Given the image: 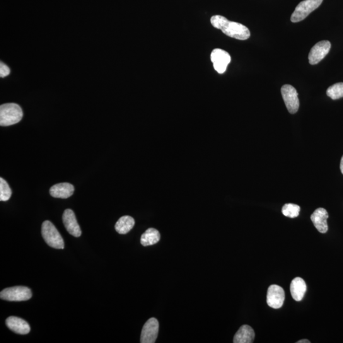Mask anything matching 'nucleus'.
<instances>
[{
	"instance_id": "obj_24",
	"label": "nucleus",
	"mask_w": 343,
	"mask_h": 343,
	"mask_svg": "<svg viewBox=\"0 0 343 343\" xmlns=\"http://www.w3.org/2000/svg\"><path fill=\"white\" fill-rule=\"evenodd\" d=\"M340 171H341V173L343 175V156H342L341 160H340Z\"/></svg>"
},
{
	"instance_id": "obj_15",
	"label": "nucleus",
	"mask_w": 343,
	"mask_h": 343,
	"mask_svg": "<svg viewBox=\"0 0 343 343\" xmlns=\"http://www.w3.org/2000/svg\"><path fill=\"white\" fill-rule=\"evenodd\" d=\"M291 293L292 298L296 301H300L303 299L304 294L306 293V282L300 277H296L292 280L291 284Z\"/></svg>"
},
{
	"instance_id": "obj_6",
	"label": "nucleus",
	"mask_w": 343,
	"mask_h": 343,
	"mask_svg": "<svg viewBox=\"0 0 343 343\" xmlns=\"http://www.w3.org/2000/svg\"><path fill=\"white\" fill-rule=\"evenodd\" d=\"M281 93L287 110L291 114H295L299 108L298 94L296 89L291 84H285L281 89Z\"/></svg>"
},
{
	"instance_id": "obj_12",
	"label": "nucleus",
	"mask_w": 343,
	"mask_h": 343,
	"mask_svg": "<svg viewBox=\"0 0 343 343\" xmlns=\"http://www.w3.org/2000/svg\"><path fill=\"white\" fill-rule=\"evenodd\" d=\"M328 212L323 208H318L311 216L314 226L321 233H327L328 231Z\"/></svg>"
},
{
	"instance_id": "obj_11",
	"label": "nucleus",
	"mask_w": 343,
	"mask_h": 343,
	"mask_svg": "<svg viewBox=\"0 0 343 343\" xmlns=\"http://www.w3.org/2000/svg\"><path fill=\"white\" fill-rule=\"evenodd\" d=\"M62 221L69 234L74 237H79L81 235L80 227H79L76 218L75 214L71 209H66L62 216Z\"/></svg>"
},
{
	"instance_id": "obj_16",
	"label": "nucleus",
	"mask_w": 343,
	"mask_h": 343,
	"mask_svg": "<svg viewBox=\"0 0 343 343\" xmlns=\"http://www.w3.org/2000/svg\"><path fill=\"white\" fill-rule=\"evenodd\" d=\"M255 337L253 328L248 325H243L239 328L233 338L234 343H252Z\"/></svg>"
},
{
	"instance_id": "obj_22",
	"label": "nucleus",
	"mask_w": 343,
	"mask_h": 343,
	"mask_svg": "<svg viewBox=\"0 0 343 343\" xmlns=\"http://www.w3.org/2000/svg\"><path fill=\"white\" fill-rule=\"evenodd\" d=\"M10 72H11V70H10L9 67L3 62H0V77L5 78V77L9 75Z\"/></svg>"
},
{
	"instance_id": "obj_13",
	"label": "nucleus",
	"mask_w": 343,
	"mask_h": 343,
	"mask_svg": "<svg viewBox=\"0 0 343 343\" xmlns=\"http://www.w3.org/2000/svg\"><path fill=\"white\" fill-rule=\"evenodd\" d=\"M7 327L16 334L26 335L30 332V326L27 322L17 316H10L6 320Z\"/></svg>"
},
{
	"instance_id": "obj_8",
	"label": "nucleus",
	"mask_w": 343,
	"mask_h": 343,
	"mask_svg": "<svg viewBox=\"0 0 343 343\" xmlns=\"http://www.w3.org/2000/svg\"><path fill=\"white\" fill-rule=\"evenodd\" d=\"M330 47H331V44L327 40L321 41L316 43L309 53L308 59L310 64L315 65L319 63L329 52Z\"/></svg>"
},
{
	"instance_id": "obj_17",
	"label": "nucleus",
	"mask_w": 343,
	"mask_h": 343,
	"mask_svg": "<svg viewBox=\"0 0 343 343\" xmlns=\"http://www.w3.org/2000/svg\"><path fill=\"white\" fill-rule=\"evenodd\" d=\"M135 225V221L133 217L129 216H125L120 217L115 224L116 231L118 233L125 235L129 233Z\"/></svg>"
},
{
	"instance_id": "obj_7",
	"label": "nucleus",
	"mask_w": 343,
	"mask_h": 343,
	"mask_svg": "<svg viewBox=\"0 0 343 343\" xmlns=\"http://www.w3.org/2000/svg\"><path fill=\"white\" fill-rule=\"evenodd\" d=\"M211 59L214 69L219 74L226 71L227 67L231 62V56L225 50L216 48L212 52Z\"/></svg>"
},
{
	"instance_id": "obj_20",
	"label": "nucleus",
	"mask_w": 343,
	"mask_h": 343,
	"mask_svg": "<svg viewBox=\"0 0 343 343\" xmlns=\"http://www.w3.org/2000/svg\"><path fill=\"white\" fill-rule=\"evenodd\" d=\"M301 208L298 205L293 204H287L282 207V214L285 216L290 217V218H295L299 215Z\"/></svg>"
},
{
	"instance_id": "obj_21",
	"label": "nucleus",
	"mask_w": 343,
	"mask_h": 343,
	"mask_svg": "<svg viewBox=\"0 0 343 343\" xmlns=\"http://www.w3.org/2000/svg\"><path fill=\"white\" fill-rule=\"evenodd\" d=\"M12 195V190L8 183L4 179L0 178V200L6 202L10 199Z\"/></svg>"
},
{
	"instance_id": "obj_3",
	"label": "nucleus",
	"mask_w": 343,
	"mask_h": 343,
	"mask_svg": "<svg viewBox=\"0 0 343 343\" xmlns=\"http://www.w3.org/2000/svg\"><path fill=\"white\" fill-rule=\"evenodd\" d=\"M42 234L45 242L50 247L57 249H63L64 248L63 238L51 222L49 221L43 222Z\"/></svg>"
},
{
	"instance_id": "obj_14",
	"label": "nucleus",
	"mask_w": 343,
	"mask_h": 343,
	"mask_svg": "<svg viewBox=\"0 0 343 343\" xmlns=\"http://www.w3.org/2000/svg\"><path fill=\"white\" fill-rule=\"evenodd\" d=\"M74 188L71 184L62 183L53 186L50 189V194L57 199H66L74 193Z\"/></svg>"
},
{
	"instance_id": "obj_19",
	"label": "nucleus",
	"mask_w": 343,
	"mask_h": 343,
	"mask_svg": "<svg viewBox=\"0 0 343 343\" xmlns=\"http://www.w3.org/2000/svg\"><path fill=\"white\" fill-rule=\"evenodd\" d=\"M327 95L333 100L343 98V83H337L328 88Z\"/></svg>"
},
{
	"instance_id": "obj_23",
	"label": "nucleus",
	"mask_w": 343,
	"mask_h": 343,
	"mask_svg": "<svg viewBox=\"0 0 343 343\" xmlns=\"http://www.w3.org/2000/svg\"><path fill=\"white\" fill-rule=\"evenodd\" d=\"M297 343H310L311 342L310 340L308 339H301L298 340V341L296 342Z\"/></svg>"
},
{
	"instance_id": "obj_10",
	"label": "nucleus",
	"mask_w": 343,
	"mask_h": 343,
	"mask_svg": "<svg viewBox=\"0 0 343 343\" xmlns=\"http://www.w3.org/2000/svg\"><path fill=\"white\" fill-rule=\"evenodd\" d=\"M285 292L282 287L277 285H272L268 289L267 304L270 307L279 309L283 306Z\"/></svg>"
},
{
	"instance_id": "obj_1",
	"label": "nucleus",
	"mask_w": 343,
	"mask_h": 343,
	"mask_svg": "<svg viewBox=\"0 0 343 343\" xmlns=\"http://www.w3.org/2000/svg\"><path fill=\"white\" fill-rule=\"evenodd\" d=\"M211 23L215 28L221 30L229 37L239 40H246L250 37V31L246 26L236 22L229 21L223 16H212Z\"/></svg>"
},
{
	"instance_id": "obj_9",
	"label": "nucleus",
	"mask_w": 343,
	"mask_h": 343,
	"mask_svg": "<svg viewBox=\"0 0 343 343\" xmlns=\"http://www.w3.org/2000/svg\"><path fill=\"white\" fill-rule=\"evenodd\" d=\"M159 330L158 321L155 318H151L147 321L142 328L141 335V343L155 342Z\"/></svg>"
},
{
	"instance_id": "obj_2",
	"label": "nucleus",
	"mask_w": 343,
	"mask_h": 343,
	"mask_svg": "<svg viewBox=\"0 0 343 343\" xmlns=\"http://www.w3.org/2000/svg\"><path fill=\"white\" fill-rule=\"evenodd\" d=\"M23 117L20 106L15 103H7L0 106V125L10 126L18 124Z\"/></svg>"
},
{
	"instance_id": "obj_4",
	"label": "nucleus",
	"mask_w": 343,
	"mask_h": 343,
	"mask_svg": "<svg viewBox=\"0 0 343 343\" xmlns=\"http://www.w3.org/2000/svg\"><path fill=\"white\" fill-rule=\"evenodd\" d=\"M323 0H304L296 7L292 13L291 21L292 23H298L307 18L313 11L322 4Z\"/></svg>"
},
{
	"instance_id": "obj_18",
	"label": "nucleus",
	"mask_w": 343,
	"mask_h": 343,
	"mask_svg": "<svg viewBox=\"0 0 343 343\" xmlns=\"http://www.w3.org/2000/svg\"><path fill=\"white\" fill-rule=\"evenodd\" d=\"M160 240V234L157 229L149 228L142 234L141 238V243L144 247L153 245Z\"/></svg>"
},
{
	"instance_id": "obj_5",
	"label": "nucleus",
	"mask_w": 343,
	"mask_h": 343,
	"mask_svg": "<svg viewBox=\"0 0 343 343\" xmlns=\"http://www.w3.org/2000/svg\"><path fill=\"white\" fill-rule=\"evenodd\" d=\"M32 297V292L28 287L16 286L5 289L0 293V298L9 301H24Z\"/></svg>"
}]
</instances>
